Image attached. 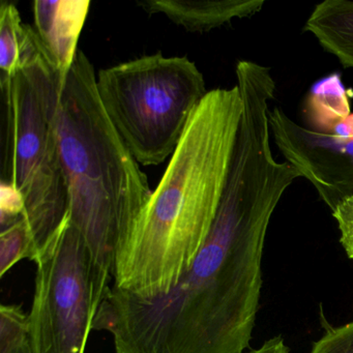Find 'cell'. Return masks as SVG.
Instances as JSON below:
<instances>
[{"instance_id":"277c9868","label":"cell","mask_w":353,"mask_h":353,"mask_svg":"<svg viewBox=\"0 0 353 353\" xmlns=\"http://www.w3.org/2000/svg\"><path fill=\"white\" fill-rule=\"evenodd\" d=\"M61 75L40 41L11 78L1 77L5 131L3 179L24 200L23 220L32 245V261L69 212V193L54 129Z\"/></svg>"},{"instance_id":"7c38bea8","label":"cell","mask_w":353,"mask_h":353,"mask_svg":"<svg viewBox=\"0 0 353 353\" xmlns=\"http://www.w3.org/2000/svg\"><path fill=\"white\" fill-rule=\"evenodd\" d=\"M36 32L22 23L13 3L3 1L0 7V70L1 77L11 78L22 68L24 57L32 48Z\"/></svg>"},{"instance_id":"ba28073f","label":"cell","mask_w":353,"mask_h":353,"mask_svg":"<svg viewBox=\"0 0 353 353\" xmlns=\"http://www.w3.org/2000/svg\"><path fill=\"white\" fill-rule=\"evenodd\" d=\"M90 7V0H36L34 3L37 36L63 80L79 51L78 41Z\"/></svg>"},{"instance_id":"30bf717a","label":"cell","mask_w":353,"mask_h":353,"mask_svg":"<svg viewBox=\"0 0 353 353\" xmlns=\"http://www.w3.org/2000/svg\"><path fill=\"white\" fill-rule=\"evenodd\" d=\"M303 30L339 63L353 70V1L324 0L314 7Z\"/></svg>"},{"instance_id":"4fadbf2b","label":"cell","mask_w":353,"mask_h":353,"mask_svg":"<svg viewBox=\"0 0 353 353\" xmlns=\"http://www.w3.org/2000/svg\"><path fill=\"white\" fill-rule=\"evenodd\" d=\"M0 353H32L28 314L20 305H0Z\"/></svg>"},{"instance_id":"5b68a950","label":"cell","mask_w":353,"mask_h":353,"mask_svg":"<svg viewBox=\"0 0 353 353\" xmlns=\"http://www.w3.org/2000/svg\"><path fill=\"white\" fill-rule=\"evenodd\" d=\"M97 90L113 127L142 166L172 157L208 92L194 61L161 52L101 70Z\"/></svg>"},{"instance_id":"3957f363","label":"cell","mask_w":353,"mask_h":353,"mask_svg":"<svg viewBox=\"0 0 353 353\" xmlns=\"http://www.w3.org/2000/svg\"><path fill=\"white\" fill-rule=\"evenodd\" d=\"M54 129L70 220L90 253L98 312L112 286L115 250L131 232L152 191L103 107L94 65L83 51H78L61 80Z\"/></svg>"},{"instance_id":"9c48e42d","label":"cell","mask_w":353,"mask_h":353,"mask_svg":"<svg viewBox=\"0 0 353 353\" xmlns=\"http://www.w3.org/2000/svg\"><path fill=\"white\" fill-rule=\"evenodd\" d=\"M138 7L148 15H163L185 32H208L256 15L264 0H141Z\"/></svg>"},{"instance_id":"8fae6325","label":"cell","mask_w":353,"mask_h":353,"mask_svg":"<svg viewBox=\"0 0 353 353\" xmlns=\"http://www.w3.org/2000/svg\"><path fill=\"white\" fill-rule=\"evenodd\" d=\"M305 113L315 132L332 134L350 112L346 88L340 76L332 74L314 85L305 105Z\"/></svg>"},{"instance_id":"6da1fadb","label":"cell","mask_w":353,"mask_h":353,"mask_svg":"<svg viewBox=\"0 0 353 353\" xmlns=\"http://www.w3.org/2000/svg\"><path fill=\"white\" fill-rule=\"evenodd\" d=\"M280 196L259 179L228 177L210 234L169 292L152 299L109 289L92 330L114 353H243L255 327L262 256Z\"/></svg>"},{"instance_id":"2e32d148","label":"cell","mask_w":353,"mask_h":353,"mask_svg":"<svg viewBox=\"0 0 353 353\" xmlns=\"http://www.w3.org/2000/svg\"><path fill=\"white\" fill-rule=\"evenodd\" d=\"M23 197L12 183L1 181L0 183V225L1 230L9 228L23 219Z\"/></svg>"},{"instance_id":"ac0fdd59","label":"cell","mask_w":353,"mask_h":353,"mask_svg":"<svg viewBox=\"0 0 353 353\" xmlns=\"http://www.w3.org/2000/svg\"><path fill=\"white\" fill-rule=\"evenodd\" d=\"M289 347L282 336H278L270 339L262 344L259 348L254 349L248 353H289Z\"/></svg>"},{"instance_id":"9a60e30c","label":"cell","mask_w":353,"mask_h":353,"mask_svg":"<svg viewBox=\"0 0 353 353\" xmlns=\"http://www.w3.org/2000/svg\"><path fill=\"white\" fill-rule=\"evenodd\" d=\"M310 353H353V321L328 328Z\"/></svg>"},{"instance_id":"e0dca14e","label":"cell","mask_w":353,"mask_h":353,"mask_svg":"<svg viewBox=\"0 0 353 353\" xmlns=\"http://www.w3.org/2000/svg\"><path fill=\"white\" fill-rule=\"evenodd\" d=\"M340 230V243L347 256L353 260V196L343 200L332 212Z\"/></svg>"},{"instance_id":"5bb4252c","label":"cell","mask_w":353,"mask_h":353,"mask_svg":"<svg viewBox=\"0 0 353 353\" xmlns=\"http://www.w3.org/2000/svg\"><path fill=\"white\" fill-rule=\"evenodd\" d=\"M32 260L30 230L23 219L0 233V278H3L22 259Z\"/></svg>"},{"instance_id":"52a82bcc","label":"cell","mask_w":353,"mask_h":353,"mask_svg":"<svg viewBox=\"0 0 353 353\" xmlns=\"http://www.w3.org/2000/svg\"><path fill=\"white\" fill-rule=\"evenodd\" d=\"M270 135L285 161L299 171L330 210L353 196V138L299 125L281 107L268 112Z\"/></svg>"},{"instance_id":"7a4b0ae2","label":"cell","mask_w":353,"mask_h":353,"mask_svg":"<svg viewBox=\"0 0 353 353\" xmlns=\"http://www.w3.org/2000/svg\"><path fill=\"white\" fill-rule=\"evenodd\" d=\"M237 85L210 90L127 239L113 288L143 299L169 292L195 261L214 224L243 115Z\"/></svg>"},{"instance_id":"8992f818","label":"cell","mask_w":353,"mask_h":353,"mask_svg":"<svg viewBox=\"0 0 353 353\" xmlns=\"http://www.w3.org/2000/svg\"><path fill=\"white\" fill-rule=\"evenodd\" d=\"M32 353H85L94 307L90 253L69 212L36 260Z\"/></svg>"}]
</instances>
